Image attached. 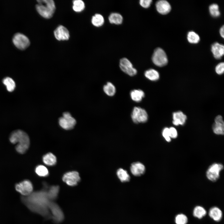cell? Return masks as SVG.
Returning a JSON list of instances; mask_svg holds the SVG:
<instances>
[{"instance_id": "7402d4cb", "label": "cell", "mask_w": 224, "mask_h": 224, "mask_svg": "<svg viewBox=\"0 0 224 224\" xmlns=\"http://www.w3.org/2000/svg\"><path fill=\"white\" fill-rule=\"evenodd\" d=\"M43 161L46 165L49 166H52L56 164L57 159L54 155L49 152L43 156Z\"/></svg>"}, {"instance_id": "30bf717a", "label": "cell", "mask_w": 224, "mask_h": 224, "mask_svg": "<svg viewBox=\"0 0 224 224\" xmlns=\"http://www.w3.org/2000/svg\"><path fill=\"white\" fill-rule=\"evenodd\" d=\"M119 67L122 71L130 76H133L137 73V70L126 58H124L120 60Z\"/></svg>"}, {"instance_id": "8fae6325", "label": "cell", "mask_w": 224, "mask_h": 224, "mask_svg": "<svg viewBox=\"0 0 224 224\" xmlns=\"http://www.w3.org/2000/svg\"><path fill=\"white\" fill-rule=\"evenodd\" d=\"M80 180L78 173L76 171H70L65 173L63 177V181L68 185L74 186L77 184Z\"/></svg>"}, {"instance_id": "8d00e7d4", "label": "cell", "mask_w": 224, "mask_h": 224, "mask_svg": "<svg viewBox=\"0 0 224 224\" xmlns=\"http://www.w3.org/2000/svg\"><path fill=\"white\" fill-rule=\"evenodd\" d=\"M169 135L170 138H175L178 136V133L176 129L174 127H171L169 128Z\"/></svg>"}, {"instance_id": "5bb4252c", "label": "cell", "mask_w": 224, "mask_h": 224, "mask_svg": "<svg viewBox=\"0 0 224 224\" xmlns=\"http://www.w3.org/2000/svg\"><path fill=\"white\" fill-rule=\"evenodd\" d=\"M156 7L157 12L163 15L167 14L171 9L170 3L167 1L164 0L158 1L156 3Z\"/></svg>"}, {"instance_id": "4fadbf2b", "label": "cell", "mask_w": 224, "mask_h": 224, "mask_svg": "<svg viewBox=\"0 0 224 224\" xmlns=\"http://www.w3.org/2000/svg\"><path fill=\"white\" fill-rule=\"evenodd\" d=\"M214 133L217 135H223L224 134V123L222 117L217 116L215 119V123L212 127Z\"/></svg>"}, {"instance_id": "d590c367", "label": "cell", "mask_w": 224, "mask_h": 224, "mask_svg": "<svg viewBox=\"0 0 224 224\" xmlns=\"http://www.w3.org/2000/svg\"><path fill=\"white\" fill-rule=\"evenodd\" d=\"M215 71L219 75H221L224 72L223 62H221L216 66L215 68Z\"/></svg>"}, {"instance_id": "44dd1931", "label": "cell", "mask_w": 224, "mask_h": 224, "mask_svg": "<svg viewBox=\"0 0 224 224\" xmlns=\"http://www.w3.org/2000/svg\"><path fill=\"white\" fill-rule=\"evenodd\" d=\"M49 206L55 219L58 221L62 220L63 216L59 208L55 204L53 203L50 205Z\"/></svg>"}, {"instance_id": "7c38bea8", "label": "cell", "mask_w": 224, "mask_h": 224, "mask_svg": "<svg viewBox=\"0 0 224 224\" xmlns=\"http://www.w3.org/2000/svg\"><path fill=\"white\" fill-rule=\"evenodd\" d=\"M54 33L55 38L59 41L68 40L70 37L68 30L62 25H60L57 27Z\"/></svg>"}, {"instance_id": "74e56055", "label": "cell", "mask_w": 224, "mask_h": 224, "mask_svg": "<svg viewBox=\"0 0 224 224\" xmlns=\"http://www.w3.org/2000/svg\"><path fill=\"white\" fill-rule=\"evenodd\" d=\"M152 2L151 0H140L139 4L143 7L147 8L150 6Z\"/></svg>"}, {"instance_id": "603a6c76", "label": "cell", "mask_w": 224, "mask_h": 224, "mask_svg": "<svg viewBox=\"0 0 224 224\" xmlns=\"http://www.w3.org/2000/svg\"><path fill=\"white\" fill-rule=\"evenodd\" d=\"M108 19L111 24L119 25L122 23L123 18L122 15L119 13H112L109 15Z\"/></svg>"}, {"instance_id": "1f68e13d", "label": "cell", "mask_w": 224, "mask_h": 224, "mask_svg": "<svg viewBox=\"0 0 224 224\" xmlns=\"http://www.w3.org/2000/svg\"><path fill=\"white\" fill-rule=\"evenodd\" d=\"M59 187L57 186H54L51 187L47 192V194L49 198L54 199L57 196L59 191Z\"/></svg>"}, {"instance_id": "f546056e", "label": "cell", "mask_w": 224, "mask_h": 224, "mask_svg": "<svg viewBox=\"0 0 224 224\" xmlns=\"http://www.w3.org/2000/svg\"><path fill=\"white\" fill-rule=\"evenodd\" d=\"M188 41L192 44H196L200 40L199 35L194 32L189 31L188 32L187 37Z\"/></svg>"}, {"instance_id": "f35d334b", "label": "cell", "mask_w": 224, "mask_h": 224, "mask_svg": "<svg viewBox=\"0 0 224 224\" xmlns=\"http://www.w3.org/2000/svg\"><path fill=\"white\" fill-rule=\"evenodd\" d=\"M224 26H223L220 28V33L221 35V36L223 38L224 37Z\"/></svg>"}, {"instance_id": "4dcf8cb0", "label": "cell", "mask_w": 224, "mask_h": 224, "mask_svg": "<svg viewBox=\"0 0 224 224\" xmlns=\"http://www.w3.org/2000/svg\"><path fill=\"white\" fill-rule=\"evenodd\" d=\"M35 172L38 175L41 177L46 176L49 174L48 169L45 166L42 165H39L36 167Z\"/></svg>"}, {"instance_id": "4316f807", "label": "cell", "mask_w": 224, "mask_h": 224, "mask_svg": "<svg viewBox=\"0 0 224 224\" xmlns=\"http://www.w3.org/2000/svg\"><path fill=\"white\" fill-rule=\"evenodd\" d=\"M117 175L122 182L128 181L130 180V176L127 171L123 169H118L117 171Z\"/></svg>"}, {"instance_id": "2e32d148", "label": "cell", "mask_w": 224, "mask_h": 224, "mask_svg": "<svg viewBox=\"0 0 224 224\" xmlns=\"http://www.w3.org/2000/svg\"><path fill=\"white\" fill-rule=\"evenodd\" d=\"M211 51L215 58L220 59L224 54V45L217 42L215 43L212 45Z\"/></svg>"}, {"instance_id": "ffe728a7", "label": "cell", "mask_w": 224, "mask_h": 224, "mask_svg": "<svg viewBox=\"0 0 224 224\" xmlns=\"http://www.w3.org/2000/svg\"><path fill=\"white\" fill-rule=\"evenodd\" d=\"M144 75L147 79L152 81H156L159 79L160 77L158 72L153 69L146 70L145 72Z\"/></svg>"}, {"instance_id": "5b68a950", "label": "cell", "mask_w": 224, "mask_h": 224, "mask_svg": "<svg viewBox=\"0 0 224 224\" xmlns=\"http://www.w3.org/2000/svg\"><path fill=\"white\" fill-rule=\"evenodd\" d=\"M223 169V165L220 163H214L209 166L206 171L207 178L210 181L215 182L220 176V173Z\"/></svg>"}, {"instance_id": "f1b7e54d", "label": "cell", "mask_w": 224, "mask_h": 224, "mask_svg": "<svg viewBox=\"0 0 224 224\" xmlns=\"http://www.w3.org/2000/svg\"><path fill=\"white\" fill-rule=\"evenodd\" d=\"M85 8L84 2L81 0H75L73 1L72 8L76 12H80Z\"/></svg>"}, {"instance_id": "8992f818", "label": "cell", "mask_w": 224, "mask_h": 224, "mask_svg": "<svg viewBox=\"0 0 224 224\" xmlns=\"http://www.w3.org/2000/svg\"><path fill=\"white\" fill-rule=\"evenodd\" d=\"M131 117L133 121L136 124L145 123L148 118V114L146 110L139 107H134Z\"/></svg>"}, {"instance_id": "e575fe53", "label": "cell", "mask_w": 224, "mask_h": 224, "mask_svg": "<svg viewBox=\"0 0 224 224\" xmlns=\"http://www.w3.org/2000/svg\"><path fill=\"white\" fill-rule=\"evenodd\" d=\"M162 135L165 140L167 142L171 141V138L169 135V128L167 127L164 128L162 132Z\"/></svg>"}, {"instance_id": "d6986e66", "label": "cell", "mask_w": 224, "mask_h": 224, "mask_svg": "<svg viewBox=\"0 0 224 224\" xmlns=\"http://www.w3.org/2000/svg\"><path fill=\"white\" fill-rule=\"evenodd\" d=\"M131 99L136 102H140L145 96V93L143 91L140 89H134L130 92Z\"/></svg>"}, {"instance_id": "ba28073f", "label": "cell", "mask_w": 224, "mask_h": 224, "mask_svg": "<svg viewBox=\"0 0 224 224\" xmlns=\"http://www.w3.org/2000/svg\"><path fill=\"white\" fill-rule=\"evenodd\" d=\"M58 122L60 126L66 130L72 129L76 123L75 119L68 112H65L63 113V116L59 118Z\"/></svg>"}, {"instance_id": "9c48e42d", "label": "cell", "mask_w": 224, "mask_h": 224, "mask_svg": "<svg viewBox=\"0 0 224 224\" xmlns=\"http://www.w3.org/2000/svg\"><path fill=\"white\" fill-rule=\"evenodd\" d=\"M15 189L22 196L25 197L29 195L33 192V186L30 181L25 180L16 184Z\"/></svg>"}, {"instance_id": "e0dca14e", "label": "cell", "mask_w": 224, "mask_h": 224, "mask_svg": "<svg viewBox=\"0 0 224 224\" xmlns=\"http://www.w3.org/2000/svg\"><path fill=\"white\" fill-rule=\"evenodd\" d=\"M173 124L175 126L183 125L185 123L186 116L180 111L174 112L173 114Z\"/></svg>"}, {"instance_id": "7a4b0ae2", "label": "cell", "mask_w": 224, "mask_h": 224, "mask_svg": "<svg viewBox=\"0 0 224 224\" xmlns=\"http://www.w3.org/2000/svg\"><path fill=\"white\" fill-rule=\"evenodd\" d=\"M9 140L13 144H16L15 149L16 151L21 154L25 153L28 149L30 140L28 134L21 130H16L12 133Z\"/></svg>"}, {"instance_id": "6da1fadb", "label": "cell", "mask_w": 224, "mask_h": 224, "mask_svg": "<svg viewBox=\"0 0 224 224\" xmlns=\"http://www.w3.org/2000/svg\"><path fill=\"white\" fill-rule=\"evenodd\" d=\"M48 198L47 192L41 190L33 192L27 196H22L21 200L30 210L44 215L47 211Z\"/></svg>"}, {"instance_id": "836d02e7", "label": "cell", "mask_w": 224, "mask_h": 224, "mask_svg": "<svg viewBox=\"0 0 224 224\" xmlns=\"http://www.w3.org/2000/svg\"><path fill=\"white\" fill-rule=\"evenodd\" d=\"M188 221L187 217L183 214H178L175 217V222L176 224H186Z\"/></svg>"}, {"instance_id": "3957f363", "label": "cell", "mask_w": 224, "mask_h": 224, "mask_svg": "<svg viewBox=\"0 0 224 224\" xmlns=\"http://www.w3.org/2000/svg\"><path fill=\"white\" fill-rule=\"evenodd\" d=\"M36 10L42 17L49 19L53 16L56 9L55 2L53 0H37Z\"/></svg>"}, {"instance_id": "cb8c5ba5", "label": "cell", "mask_w": 224, "mask_h": 224, "mask_svg": "<svg viewBox=\"0 0 224 224\" xmlns=\"http://www.w3.org/2000/svg\"><path fill=\"white\" fill-rule=\"evenodd\" d=\"M2 82L6 86L8 91L12 92L14 90L16 87L15 82L11 78L9 77L4 78L3 79Z\"/></svg>"}, {"instance_id": "277c9868", "label": "cell", "mask_w": 224, "mask_h": 224, "mask_svg": "<svg viewBox=\"0 0 224 224\" xmlns=\"http://www.w3.org/2000/svg\"><path fill=\"white\" fill-rule=\"evenodd\" d=\"M153 63L156 66H164L168 63V59L165 51L161 48H158L154 51L152 57Z\"/></svg>"}, {"instance_id": "83f0119b", "label": "cell", "mask_w": 224, "mask_h": 224, "mask_svg": "<svg viewBox=\"0 0 224 224\" xmlns=\"http://www.w3.org/2000/svg\"><path fill=\"white\" fill-rule=\"evenodd\" d=\"M104 19L103 16L99 14H96L93 16L91 19V23L95 26L99 27L103 25Z\"/></svg>"}, {"instance_id": "d4e9b609", "label": "cell", "mask_w": 224, "mask_h": 224, "mask_svg": "<svg viewBox=\"0 0 224 224\" xmlns=\"http://www.w3.org/2000/svg\"><path fill=\"white\" fill-rule=\"evenodd\" d=\"M206 214V211L203 207L197 206H196L193 211V215L194 217L198 219H201Z\"/></svg>"}, {"instance_id": "9a60e30c", "label": "cell", "mask_w": 224, "mask_h": 224, "mask_svg": "<svg viewBox=\"0 0 224 224\" xmlns=\"http://www.w3.org/2000/svg\"><path fill=\"white\" fill-rule=\"evenodd\" d=\"M131 173L135 176H139L143 174L145 171L144 166L141 163L137 162L132 163L130 168Z\"/></svg>"}, {"instance_id": "ac0fdd59", "label": "cell", "mask_w": 224, "mask_h": 224, "mask_svg": "<svg viewBox=\"0 0 224 224\" xmlns=\"http://www.w3.org/2000/svg\"><path fill=\"white\" fill-rule=\"evenodd\" d=\"M208 214L209 217L216 222L220 221L222 216V213L221 210L216 207L211 208L209 210Z\"/></svg>"}, {"instance_id": "484cf974", "label": "cell", "mask_w": 224, "mask_h": 224, "mask_svg": "<svg viewBox=\"0 0 224 224\" xmlns=\"http://www.w3.org/2000/svg\"><path fill=\"white\" fill-rule=\"evenodd\" d=\"M103 90L107 95L110 96H114L116 92V88L110 82H107L104 86Z\"/></svg>"}, {"instance_id": "d6a6232c", "label": "cell", "mask_w": 224, "mask_h": 224, "mask_svg": "<svg viewBox=\"0 0 224 224\" xmlns=\"http://www.w3.org/2000/svg\"><path fill=\"white\" fill-rule=\"evenodd\" d=\"M209 11L211 15L214 17H217L220 15L218 5L216 4H213L209 7Z\"/></svg>"}, {"instance_id": "52a82bcc", "label": "cell", "mask_w": 224, "mask_h": 224, "mask_svg": "<svg viewBox=\"0 0 224 224\" xmlns=\"http://www.w3.org/2000/svg\"><path fill=\"white\" fill-rule=\"evenodd\" d=\"M12 41L15 46L19 49L23 50L26 49L30 45V41L25 35L17 33L13 37Z\"/></svg>"}]
</instances>
